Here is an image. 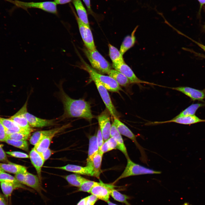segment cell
<instances>
[{
	"mask_svg": "<svg viewBox=\"0 0 205 205\" xmlns=\"http://www.w3.org/2000/svg\"><path fill=\"white\" fill-rule=\"evenodd\" d=\"M69 125L70 124H69L51 130L36 132L34 133L30 137V142L31 144L35 146L44 136L52 135H55L68 127Z\"/></svg>",
	"mask_w": 205,
	"mask_h": 205,
	"instance_id": "obj_13",
	"label": "cell"
},
{
	"mask_svg": "<svg viewBox=\"0 0 205 205\" xmlns=\"http://www.w3.org/2000/svg\"><path fill=\"white\" fill-rule=\"evenodd\" d=\"M126 166L122 174L114 182L129 177L145 174H159L161 171L154 170L136 163L129 157L127 159Z\"/></svg>",
	"mask_w": 205,
	"mask_h": 205,
	"instance_id": "obj_4",
	"label": "cell"
},
{
	"mask_svg": "<svg viewBox=\"0 0 205 205\" xmlns=\"http://www.w3.org/2000/svg\"><path fill=\"white\" fill-rule=\"evenodd\" d=\"M191 40H192L198 46H199L201 48H202L205 52V46L196 41L193 40L192 39H191Z\"/></svg>",
	"mask_w": 205,
	"mask_h": 205,
	"instance_id": "obj_51",
	"label": "cell"
},
{
	"mask_svg": "<svg viewBox=\"0 0 205 205\" xmlns=\"http://www.w3.org/2000/svg\"><path fill=\"white\" fill-rule=\"evenodd\" d=\"M0 205H8L4 196L0 193Z\"/></svg>",
	"mask_w": 205,
	"mask_h": 205,
	"instance_id": "obj_49",
	"label": "cell"
},
{
	"mask_svg": "<svg viewBox=\"0 0 205 205\" xmlns=\"http://www.w3.org/2000/svg\"><path fill=\"white\" fill-rule=\"evenodd\" d=\"M171 88L181 92L193 101L201 100L205 98V94L203 91L192 88L180 87Z\"/></svg>",
	"mask_w": 205,
	"mask_h": 205,
	"instance_id": "obj_15",
	"label": "cell"
},
{
	"mask_svg": "<svg viewBox=\"0 0 205 205\" xmlns=\"http://www.w3.org/2000/svg\"><path fill=\"white\" fill-rule=\"evenodd\" d=\"M138 27V26H137L135 28L130 35H128L124 38L119 50L122 55L134 45L136 40L135 33Z\"/></svg>",
	"mask_w": 205,
	"mask_h": 205,
	"instance_id": "obj_24",
	"label": "cell"
},
{
	"mask_svg": "<svg viewBox=\"0 0 205 205\" xmlns=\"http://www.w3.org/2000/svg\"><path fill=\"white\" fill-rule=\"evenodd\" d=\"M87 8L88 13L91 15H94V12L91 7L90 0H82Z\"/></svg>",
	"mask_w": 205,
	"mask_h": 205,
	"instance_id": "obj_47",
	"label": "cell"
},
{
	"mask_svg": "<svg viewBox=\"0 0 205 205\" xmlns=\"http://www.w3.org/2000/svg\"><path fill=\"white\" fill-rule=\"evenodd\" d=\"M7 136L5 129L0 121V141L5 142L7 138Z\"/></svg>",
	"mask_w": 205,
	"mask_h": 205,
	"instance_id": "obj_41",
	"label": "cell"
},
{
	"mask_svg": "<svg viewBox=\"0 0 205 205\" xmlns=\"http://www.w3.org/2000/svg\"><path fill=\"white\" fill-rule=\"evenodd\" d=\"M98 199L96 196L91 194L87 197L86 205H94Z\"/></svg>",
	"mask_w": 205,
	"mask_h": 205,
	"instance_id": "obj_43",
	"label": "cell"
},
{
	"mask_svg": "<svg viewBox=\"0 0 205 205\" xmlns=\"http://www.w3.org/2000/svg\"><path fill=\"white\" fill-rule=\"evenodd\" d=\"M110 137H113L116 140L117 144V148L124 154L126 159L129 158L126 147L121 134L119 133L113 123L111 126Z\"/></svg>",
	"mask_w": 205,
	"mask_h": 205,
	"instance_id": "obj_20",
	"label": "cell"
},
{
	"mask_svg": "<svg viewBox=\"0 0 205 205\" xmlns=\"http://www.w3.org/2000/svg\"><path fill=\"white\" fill-rule=\"evenodd\" d=\"M63 177L70 185L78 188L87 179L77 174H70Z\"/></svg>",
	"mask_w": 205,
	"mask_h": 205,
	"instance_id": "obj_30",
	"label": "cell"
},
{
	"mask_svg": "<svg viewBox=\"0 0 205 205\" xmlns=\"http://www.w3.org/2000/svg\"><path fill=\"white\" fill-rule=\"evenodd\" d=\"M99 151L103 154L107 152L110 151L106 140L104 142L101 147L99 149Z\"/></svg>",
	"mask_w": 205,
	"mask_h": 205,
	"instance_id": "obj_45",
	"label": "cell"
},
{
	"mask_svg": "<svg viewBox=\"0 0 205 205\" xmlns=\"http://www.w3.org/2000/svg\"><path fill=\"white\" fill-rule=\"evenodd\" d=\"M30 132H18L11 134L7 136V138L15 140H26L30 137Z\"/></svg>",
	"mask_w": 205,
	"mask_h": 205,
	"instance_id": "obj_36",
	"label": "cell"
},
{
	"mask_svg": "<svg viewBox=\"0 0 205 205\" xmlns=\"http://www.w3.org/2000/svg\"><path fill=\"white\" fill-rule=\"evenodd\" d=\"M13 4L25 10L29 8H36L55 15L58 14L57 5L54 1L25 2L15 0L13 1Z\"/></svg>",
	"mask_w": 205,
	"mask_h": 205,
	"instance_id": "obj_5",
	"label": "cell"
},
{
	"mask_svg": "<svg viewBox=\"0 0 205 205\" xmlns=\"http://www.w3.org/2000/svg\"><path fill=\"white\" fill-rule=\"evenodd\" d=\"M25 117L30 126L32 127L42 128L54 124L55 119L48 120L38 118L27 112Z\"/></svg>",
	"mask_w": 205,
	"mask_h": 205,
	"instance_id": "obj_14",
	"label": "cell"
},
{
	"mask_svg": "<svg viewBox=\"0 0 205 205\" xmlns=\"http://www.w3.org/2000/svg\"><path fill=\"white\" fill-rule=\"evenodd\" d=\"M26 172H21L15 174V177L20 183L24 184Z\"/></svg>",
	"mask_w": 205,
	"mask_h": 205,
	"instance_id": "obj_39",
	"label": "cell"
},
{
	"mask_svg": "<svg viewBox=\"0 0 205 205\" xmlns=\"http://www.w3.org/2000/svg\"><path fill=\"white\" fill-rule=\"evenodd\" d=\"M54 135L44 136L34 146V148L38 153H40L49 148L52 140Z\"/></svg>",
	"mask_w": 205,
	"mask_h": 205,
	"instance_id": "obj_29",
	"label": "cell"
},
{
	"mask_svg": "<svg viewBox=\"0 0 205 205\" xmlns=\"http://www.w3.org/2000/svg\"><path fill=\"white\" fill-rule=\"evenodd\" d=\"M110 196L116 201L124 203L126 205H131L128 201L130 197L126 195L121 193L114 188L111 190Z\"/></svg>",
	"mask_w": 205,
	"mask_h": 205,
	"instance_id": "obj_33",
	"label": "cell"
},
{
	"mask_svg": "<svg viewBox=\"0 0 205 205\" xmlns=\"http://www.w3.org/2000/svg\"><path fill=\"white\" fill-rule=\"evenodd\" d=\"M109 55L112 64L116 65L124 62L122 55L116 47L109 44Z\"/></svg>",
	"mask_w": 205,
	"mask_h": 205,
	"instance_id": "obj_28",
	"label": "cell"
},
{
	"mask_svg": "<svg viewBox=\"0 0 205 205\" xmlns=\"http://www.w3.org/2000/svg\"><path fill=\"white\" fill-rule=\"evenodd\" d=\"M8 163H0L1 168L5 171L16 174L19 172L27 171V168L24 166L10 162Z\"/></svg>",
	"mask_w": 205,
	"mask_h": 205,
	"instance_id": "obj_27",
	"label": "cell"
},
{
	"mask_svg": "<svg viewBox=\"0 0 205 205\" xmlns=\"http://www.w3.org/2000/svg\"><path fill=\"white\" fill-rule=\"evenodd\" d=\"M0 121L4 127L7 134L18 132H30L25 130L20 127L12 120L0 117Z\"/></svg>",
	"mask_w": 205,
	"mask_h": 205,
	"instance_id": "obj_22",
	"label": "cell"
},
{
	"mask_svg": "<svg viewBox=\"0 0 205 205\" xmlns=\"http://www.w3.org/2000/svg\"><path fill=\"white\" fill-rule=\"evenodd\" d=\"M3 171V172H5L1 168V165H0V172Z\"/></svg>",
	"mask_w": 205,
	"mask_h": 205,
	"instance_id": "obj_55",
	"label": "cell"
},
{
	"mask_svg": "<svg viewBox=\"0 0 205 205\" xmlns=\"http://www.w3.org/2000/svg\"><path fill=\"white\" fill-rule=\"evenodd\" d=\"M112 66L114 69L125 75L129 80L131 83L153 84L139 79L130 67L125 63L124 61L117 64H112Z\"/></svg>",
	"mask_w": 205,
	"mask_h": 205,
	"instance_id": "obj_10",
	"label": "cell"
},
{
	"mask_svg": "<svg viewBox=\"0 0 205 205\" xmlns=\"http://www.w3.org/2000/svg\"><path fill=\"white\" fill-rule=\"evenodd\" d=\"M107 203H108V205H117L116 204L114 203H113L112 202H111L109 200L107 202Z\"/></svg>",
	"mask_w": 205,
	"mask_h": 205,
	"instance_id": "obj_53",
	"label": "cell"
},
{
	"mask_svg": "<svg viewBox=\"0 0 205 205\" xmlns=\"http://www.w3.org/2000/svg\"><path fill=\"white\" fill-rule=\"evenodd\" d=\"M5 181L13 183L16 185L18 188H22L28 190L23 184L20 183L15 177L5 173L4 172H0V182Z\"/></svg>",
	"mask_w": 205,
	"mask_h": 205,
	"instance_id": "obj_32",
	"label": "cell"
},
{
	"mask_svg": "<svg viewBox=\"0 0 205 205\" xmlns=\"http://www.w3.org/2000/svg\"><path fill=\"white\" fill-rule=\"evenodd\" d=\"M97 140L99 149L104 142L102 133L100 129H99L98 130L96 135Z\"/></svg>",
	"mask_w": 205,
	"mask_h": 205,
	"instance_id": "obj_42",
	"label": "cell"
},
{
	"mask_svg": "<svg viewBox=\"0 0 205 205\" xmlns=\"http://www.w3.org/2000/svg\"><path fill=\"white\" fill-rule=\"evenodd\" d=\"M52 151L49 148L40 154L43 159L45 161L50 157L52 154Z\"/></svg>",
	"mask_w": 205,
	"mask_h": 205,
	"instance_id": "obj_44",
	"label": "cell"
},
{
	"mask_svg": "<svg viewBox=\"0 0 205 205\" xmlns=\"http://www.w3.org/2000/svg\"><path fill=\"white\" fill-rule=\"evenodd\" d=\"M203 104L201 103L193 104L181 112L175 118L194 115L198 108L202 106Z\"/></svg>",
	"mask_w": 205,
	"mask_h": 205,
	"instance_id": "obj_34",
	"label": "cell"
},
{
	"mask_svg": "<svg viewBox=\"0 0 205 205\" xmlns=\"http://www.w3.org/2000/svg\"><path fill=\"white\" fill-rule=\"evenodd\" d=\"M109 147L110 151L117 148V144L115 139L113 137H110L106 140Z\"/></svg>",
	"mask_w": 205,
	"mask_h": 205,
	"instance_id": "obj_40",
	"label": "cell"
},
{
	"mask_svg": "<svg viewBox=\"0 0 205 205\" xmlns=\"http://www.w3.org/2000/svg\"><path fill=\"white\" fill-rule=\"evenodd\" d=\"M96 183V182L87 179L82 183L79 188L77 191L90 193L92 188Z\"/></svg>",
	"mask_w": 205,
	"mask_h": 205,
	"instance_id": "obj_37",
	"label": "cell"
},
{
	"mask_svg": "<svg viewBox=\"0 0 205 205\" xmlns=\"http://www.w3.org/2000/svg\"><path fill=\"white\" fill-rule=\"evenodd\" d=\"M7 144L26 151L28 150V145L26 140H15L7 138L5 142Z\"/></svg>",
	"mask_w": 205,
	"mask_h": 205,
	"instance_id": "obj_35",
	"label": "cell"
},
{
	"mask_svg": "<svg viewBox=\"0 0 205 205\" xmlns=\"http://www.w3.org/2000/svg\"><path fill=\"white\" fill-rule=\"evenodd\" d=\"M100 129L104 141L110 137L111 124L109 114L106 110L103 111L98 117Z\"/></svg>",
	"mask_w": 205,
	"mask_h": 205,
	"instance_id": "obj_11",
	"label": "cell"
},
{
	"mask_svg": "<svg viewBox=\"0 0 205 205\" xmlns=\"http://www.w3.org/2000/svg\"><path fill=\"white\" fill-rule=\"evenodd\" d=\"M59 87L60 97L64 107L61 119L77 117L91 120L94 118L89 102L82 99L71 98L64 92L61 85Z\"/></svg>",
	"mask_w": 205,
	"mask_h": 205,
	"instance_id": "obj_1",
	"label": "cell"
},
{
	"mask_svg": "<svg viewBox=\"0 0 205 205\" xmlns=\"http://www.w3.org/2000/svg\"><path fill=\"white\" fill-rule=\"evenodd\" d=\"M201 122H205V120L200 119L195 115L174 118L166 121L155 122L150 124H158L168 122H173L184 124H190Z\"/></svg>",
	"mask_w": 205,
	"mask_h": 205,
	"instance_id": "obj_16",
	"label": "cell"
},
{
	"mask_svg": "<svg viewBox=\"0 0 205 205\" xmlns=\"http://www.w3.org/2000/svg\"><path fill=\"white\" fill-rule=\"evenodd\" d=\"M29 157L31 163L35 168L39 179L41 181V170L45 161L40 153L33 148L30 151Z\"/></svg>",
	"mask_w": 205,
	"mask_h": 205,
	"instance_id": "obj_17",
	"label": "cell"
},
{
	"mask_svg": "<svg viewBox=\"0 0 205 205\" xmlns=\"http://www.w3.org/2000/svg\"><path fill=\"white\" fill-rule=\"evenodd\" d=\"M28 99L22 107L10 118L22 129L31 132L34 129L29 125L25 116L27 112Z\"/></svg>",
	"mask_w": 205,
	"mask_h": 205,
	"instance_id": "obj_9",
	"label": "cell"
},
{
	"mask_svg": "<svg viewBox=\"0 0 205 205\" xmlns=\"http://www.w3.org/2000/svg\"><path fill=\"white\" fill-rule=\"evenodd\" d=\"M83 51L93 68L101 73L108 74L111 69L110 65L96 49L91 50L86 48Z\"/></svg>",
	"mask_w": 205,
	"mask_h": 205,
	"instance_id": "obj_3",
	"label": "cell"
},
{
	"mask_svg": "<svg viewBox=\"0 0 205 205\" xmlns=\"http://www.w3.org/2000/svg\"><path fill=\"white\" fill-rule=\"evenodd\" d=\"M114 124L116 126L119 133L131 139L140 150L141 154L144 155L142 148L138 142L136 136L131 131L124 123L120 121L118 118H114Z\"/></svg>",
	"mask_w": 205,
	"mask_h": 205,
	"instance_id": "obj_12",
	"label": "cell"
},
{
	"mask_svg": "<svg viewBox=\"0 0 205 205\" xmlns=\"http://www.w3.org/2000/svg\"><path fill=\"white\" fill-rule=\"evenodd\" d=\"M72 0H54V2L56 5H63L68 3Z\"/></svg>",
	"mask_w": 205,
	"mask_h": 205,
	"instance_id": "obj_48",
	"label": "cell"
},
{
	"mask_svg": "<svg viewBox=\"0 0 205 205\" xmlns=\"http://www.w3.org/2000/svg\"><path fill=\"white\" fill-rule=\"evenodd\" d=\"M87 197L81 199L77 203V205H86Z\"/></svg>",
	"mask_w": 205,
	"mask_h": 205,
	"instance_id": "obj_50",
	"label": "cell"
},
{
	"mask_svg": "<svg viewBox=\"0 0 205 205\" xmlns=\"http://www.w3.org/2000/svg\"><path fill=\"white\" fill-rule=\"evenodd\" d=\"M94 81L100 96L110 114L113 118H118V115L113 104L107 90L98 80L91 78Z\"/></svg>",
	"mask_w": 205,
	"mask_h": 205,
	"instance_id": "obj_7",
	"label": "cell"
},
{
	"mask_svg": "<svg viewBox=\"0 0 205 205\" xmlns=\"http://www.w3.org/2000/svg\"><path fill=\"white\" fill-rule=\"evenodd\" d=\"M1 187L5 197L8 198L11 196L13 190L18 187L14 183L8 182H0Z\"/></svg>",
	"mask_w": 205,
	"mask_h": 205,
	"instance_id": "obj_31",
	"label": "cell"
},
{
	"mask_svg": "<svg viewBox=\"0 0 205 205\" xmlns=\"http://www.w3.org/2000/svg\"><path fill=\"white\" fill-rule=\"evenodd\" d=\"M183 205H191L190 204H189L187 203H184Z\"/></svg>",
	"mask_w": 205,
	"mask_h": 205,
	"instance_id": "obj_56",
	"label": "cell"
},
{
	"mask_svg": "<svg viewBox=\"0 0 205 205\" xmlns=\"http://www.w3.org/2000/svg\"><path fill=\"white\" fill-rule=\"evenodd\" d=\"M204 28L205 29V24L204 26Z\"/></svg>",
	"mask_w": 205,
	"mask_h": 205,
	"instance_id": "obj_57",
	"label": "cell"
},
{
	"mask_svg": "<svg viewBox=\"0 0 205 205\" xmlns=\"http://www.w3.org/2000/svg\"><path fill=\"white\" fill-rule=\"evenodd\" d=\"M6 153L13 157L19 158H26L29 157L27 154L20 151H7Z\"/></svg>",
	"mask_w": 205,
	"mask_h": 205,
	"instance_id": "obj_38",
	"label": "cell"
},
{
	"mask_svg": "<svg viewBox=\"0 0 205 205\" xmlns=\"http://www.w3.org/2000/svg\"><path fill=\"white\" fill-rule=\"evenodd\" d=\"M3 0L5 1H8V2H10L12 3H13V1L12 0Z\"/></svg>",
	"mask_w": 205,
	"mask_h": 205,
	"instance_id": "obj_54",
	"label": "cell"
},
{
	"mask_svg": "<svg viewBox=\"0 0 205 205\" xmlns=\"http://www.w3.org/2000/svg\"><path fill=\"white\" fill-rule=\"evenodd\" d=\"M73 11L77 22L81 36L86 48L91 50L95 49L96 48L90 26L81 21L74 11Z\"/></svg>",
	"mask_w": 205,
	"mask_h": 205,
	"instance_id": "obj_6",
	"label": "cell"
},
{
	"mask_svg": "<svg viewBox=\"0 0 205 205\" xmlns=\"http://www.w3.org/2000/svg\"><path fill=\"white\" fill-rule=\"evenodd\" d=\"M103 154L99 150L93 157L92 167L93 176L99 178L101 172V166Z\"/></svg>",
	"mask_w": 205,
	"mask_h": 205,
	"instance_id": "obj_26",
	"label": "cell"
},
{
	"mask_svg": "<svg viewBox=\"0 0 205 205\" xmlns=\"http://www.w3.org/2000/svg\"><path fill=\"white\" fill-rule=\"evenodd\" d=\"M107 74L113 78L120 85L125 87L131 83L125 75L115 69H111Z\"/></svg>",
	"mask_w": 205,
	"mask_h": 205,
	"instance_id": "obj_25",
	"label": "cell"
},
{
	"mask_svg": "<svg viewBox=\"0 0 205 205\" xmlns=\"http://www.w3.org/2000/svg\"><path fill=\"white\" fill-rule=\"evenodd\" d=\"M55 168L61 169L76 174L93 176L92 169L87 166L83 167L76 165L68 164L64 166L56 167Z\"/></svg>",
	"mask_w": 205,
	"mask_h": 205,
	"instance_id": "obj_18",
	"label": "cell"
},
{
	"mask_svg": "<svg viewBox=\"0 0 205 205\" xmlns=\"http://www.w3.org/2000/svg\"><path fill=\"white\" fill-rule=\"evenodd\" d=\"M96 135L91 136L89 138V144L88 151V157L87 160V165L93 171L92 161L94 155L99 150Z\"/></svg>",
	"mask_w": 205,
	"mask_h": 205,
	"instance_id": "obj_21",
	"label": "cell"
},
{
	"mask_svg": "<svg viewBox=\"0 0 205 205\" xmlns=\"http://www.w3.org/2000/svg\"><path fill=\"white\" fill-rule=\"evenodd\" d=\"M81 68L87 71L90 77L98 80L108 90L112 92L119 93L120 91H123L118 84L112 78L109 76L105 75L98 73L96 70L84 61Z\"/></svg>",
	"mask_w": 205,
	"mask_h": 205,
	"instance_id": "obj_2",
	"label": "cell"
},
{
	"mask_svg": "<svg viewBox=\"0 0 205 205\" xmlns=\"http://www.w3.org/2000/svg\"><path fill=\"white\" fill-rule=\"evenodd\" d=\"M200 4V9H201L202 6L205 4V0H198Z\"/></svg>",
	"mask_w": 205,
	"mask_h": 205,
	"instance_id": "obj_52",
	"label": "cell"
},
{
	"mask_svg": "<svg viewBox=\"0 0 205 205\" xmlns=\"http://www.w3.org/2000/svg\"><path fill=\"white\" fill-rule=\"evenodd\" d=\"M41 182L38 176L26 171L24 185L32 188L40 195L42 194V190H43Z\"/></svg>",
	"mask_w": 205,
	"mask_h": 205,
	"instance_id": "obj_19",
	"label": "cell"
},
{
	"mask_svg": "<svg viewBox=\"0 0 205 205\" xmlns=\"http://www.w3.org/2000/svg\"><path fill=\"white\" fill-rule=\"evenodd\" d=\"M0 161H8L7 156L4 151L1 145L0 144Z\"/></svg>",
	"mask_w": 205,
	"mask_h": 205,
	"instance_id": "obj_46",
	"label": "cell"
},
{
	"mask_svg": "<svg viewBox=\"0 0 205 205\" xmlns=\"http://www.w3.org/2000/svg\"><path fill=\"white\" fill-rule=\"evenodd\" d=\"M72 2L78 18L84 24L89 26L87 11L81 0H72Z\"/></svg>",
	"mask_w": 205,
	"mask_h": 205,
	"instance_id": "obj_23",
	"label": "cell"
},
{
	"mask_svg": "<svg viewBox=\"0 0 205 205\" xmlns=\"http://www.w3.org/2000/svg\"><path fill=\"white\" fill-rule=\"evenodd\" d=\"M115 187L113 184L104 183L100 180L99 182H96L90 193L98 199L107 202L109 200L111 190Z\"/></svg>",
	"mask_w": 205,
	"mask_h": 205,
	"instance_id": "obj_8",
	"label": "cell"
}]
</instances>
